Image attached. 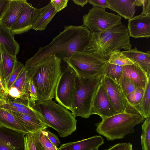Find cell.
I'll return each mask as SVG.
<instances>
[{"label": "cell", "instance_id": "6da1fadb", "mask_svg": "<svg viewBox=\"0 0 150 150\" xmlns=\"http://www.w3.org/2000/svg\"><path fill=\"white\" fill-rule=\"evenodd\" d=\"M91 34L89 29L83 25L65 26L64 30L49 44L40 47L38 52L26 61L35 62L53 54L61 59L69 57L76 52L84 50L89 43Z\"/></svg>", "mask_w": 150, "mask_h": 150}, {"label": "cell", "instance_id": "7a4b0ae2", "mask_svg": "<svg viewBox=\"0 0 150 150\" xmlns=\"http://www.w3.org/2000/svg\"><path fill=\"white\" fill-rule=\"evenodd\" d=\"M61 59L55 54L49 55L34 63L27 61L24 69L33 82L37 90V101L52 100L62 72Z\"/></svg>", "mask_w": 150, "mask_h": 150}, {"label": "cell", "instance_id": "3957f363", "mask_svg": "<svg viewBox=\"0 0 150 150\" xmlns=\"http://www.w3.org/2000/svg\"><path fill=\"white\" fill-rule=\"evenodd\" d=\"M130 37L127 27L122 23L103 31L91 33L84 50L108 61L110 53L131 48Z\"/></svg>", "mask_w": 150, "mask_h": 150}, {"label": "cell", "instance_id": "277c9868", "mask_svg": "<svg viewBox=\"0 0 150 150\" xmlns=\"http://www.w3.org/2000/svg\"><path fill=\"white\" fill-rule=\"evenodd\" d=\"M145 119L136 107L127 102L124 112L102 119L96 123V131L108 141L121 139L134 133V127L143 122Z\"/></svg>", "mask_w": 150, "mask_h": 150}, {"label": "cell", "instance_id": "5b68a950", "mask_svg": "<svg viewBox=\"0 0 150 150\" xmlns=\"http://www.w3.org/2000/svg\"><path fill=\"white\" fill-rule=\"evenodd\" d=\"M35 109L41 115L48 127L55 130L60 137H67L76 130V117L67 108L54 101H37Z\"/></svg>", "mask_w": 150, "mask_h": 150}, {"label": "cell", "instance_id": "8992f818", "mask_svg": "<svg viewBox=\"0 0 150 150\" xmlns=\"http://www.w3.org/2000/svg\"><path fill=\"white\" fill-rule=\"evenodd\" d=\"M103 76L89 79L81 78L77 76L74 99L71 110L75 117L88 118L91 115L93 100Z\"/></svg>", "mask_w": 150, "mask_h": 150}, {"label": "cell", "instance_id": "52a82bcc", "mask_svg": "<svg viewBox=\"0 0 150 150\" xmlns=\"http://www.w3.org/2000/svg\"><path fill=\"white\" fill-rule=\"evenodd\" d=\"M62 59L78 76L85 79L103 76L108 62L84 50L76 52L70 57Z\"/></svg>", "mask_w": 150, "mask_h": 150}, {"label": "cell", "instance_id": "ba28073f", "mask_svg": "<svg viewBox=\"0 0 150 150\" xmlns=\"http://www.w3.org/2000/svg\"><path fill=\"white\" fill-rule=\"evenodd\" d=\"M122 18L118 14L108 13L105 8L93 6L88 13L83 16V25L91 33L108 29L122 23Z\"/></svg>", "mask_w": 150, "mask_h": 150}, {"label": "cell", "instance_id": "9c48e42d", "mask_svg": "<svg viewBox=\"0 0 150 150\" xmlns=\"http://www.w3.org/2000/svg\"><path fill=\"white\" fill-rule=\"evenodd\" d=\"M77 76L75 72L67 66L62 72L55 90L56 100L70 111L74 99Z\"/></svg>", "mask_w": 150, "mask_h": 150}, {"label": "cell", "instance_id": "30bf717a", "mask_svg": "<svg viewBox=\"0 0 150 150\" xmlns=\"http://www.w3.org/2000/svg\"><path fill=\"white\" fill-rule=\"evenodd\" d=\"M40 13V8L33 7L27 1L18 18L10 30L14 35L21 34L33 29Z\"/></svg>", "mask_w": 150, "mask_h": 150}, {"label": "cell", "instance_id": "8fae6325", "mask_svg": "<svg viewBox=\"0 0 150 150\" xmlns=\"http://www.w3.org/2000/svg\"><path fill=\"white\" fill-rule=\"evenodd\" d=\"M116 113L100 81L93 100L91 115H98L103 119Z\"/></svg>", "mask_w": 150, "mask_h": 150}, {"label": "cell", "instance_id": "7c38bea8", "mask_svg": "<svg viewBox=\"0 0 150 150\" xmlns=\"http://www.w3.org/2000/svg\"><path fill=\"white\" fill-rule=\"evenodd\" d=\"M101 81L116 113L124 112L127 102L119 83L104 75L102 76Z\"/></svg>", "mask_w": 150, "mask_h": 150}, {"label": "cell", "instance_id": "4fadbf2b", "mask_svg": "<svg viewBox=\"0 0 150 150\" xmlns=\"http://www.w3.org/2000/svg\"><path fill=\"white\" fill-rule=\"evenodd\" d=\"M26 134L0 126V150H24Z\"/></svg>", "mask_w": 150, "mask_h": 150}, {"label": "cell", "instance_id": "5bb4252c", "mask_svg": "<svg viewBox=\"0 0 150 150\" xmlns=\"http://www.w3.org/2000/svg\"><path fill=\"white\" fill-rule=\"evenodd\" d=\"M128 29L130 37L135 38L150 36V15H140L128 20Z\"/></svg>", "mask_w": 150, "mask_h": 150}, {"label": "cell", "instance_id": "9a60e30c", "mask_svg": "<svg viewBox=\"0 0 150 150\" xmlns=\"http://www.w3.org/2000/svg\"><path fill=\"white\" fill-rule=\"evenodd\" d=\"M26 0H9L1 19L0 24L10 30L24 8Z\"/></svg>", "mask_w": 150, "mask_h": 150}, {"label": "cell", "instance_id": "2e32d148", "mask_svg": "<svg viewBox=\"0 0 150 150\" xmlns=\"http://www.w3.org/2000/svg\"><path fill=\"white\" fill-rule=\"evenodd\" d=\"M17 61L16 56L10 54L4 46L0 45V73L3 84L6 90V84Z\"/></svg>", "mask_w": 150, "mask_h": 150}, {"label": "cell", "instance_id": "e0dca14e", "mask_svg": "<svg viewBox=\"0 0 150 150\" xmlns=\"http://www.w3.org/2000/svg\"><path fill=\"white\" fill-rule=\"evenodd\" d=\"M110 9L128 20L132 18L136 6H142V0H108Z\"/></svg>", "mask_w": 150, "mask_h": 150}, {"label": "cell", "instance_id": "ac0fdd59", "mask_svg": "<svg viewBox=\"0 0 150 150\" xmlns=\"http://www.w3.org/2000/svg\"><path fill=\"white\" fill-rule=\"evenodd\" d=\"M121 76L129 78L136 88H141L144 89L150 77H148L145 72L135 63L123 66Z\"/></svg>", "mask_w": 150, "mask_h": 150}, {"label": "cell", "instance_id": "d6986e66", "mask_svg": "<svg viewBox=\"0 0 150 150\" xmlns=\"http://www.w3.org/2000/svg\"><path fill=\"white\" fill-rule=\"evenodd\" d=\"M104 143L102 137L95 135L75 142H70L61 145L59 150H90L99 147Z\"/></svg>", "mask_w": 150, "mask_h": 150}, {"label": "cell", "instance_id": "ffe728a7", "mask_svg": "<svg viewBox=\"0 0 150 150\" xmlns=\"http://www.w3.org/2000/svg\"><path fill=\"white\" fill-rule=\"evenodd\" d=\"M9 111L16 117L29 134H33L46 129L48 127L44 120L41 118Z\"/></svg>", "mask_w": 150, "mask_h": 150}, {"label": "cell", "instance_id": "44dd1931", "mask_svg": "<svg viewBox=\"0 0 150 150\" xmlns=\"http://www.w3.org/2000/svg\"><path fill=\"white\" fill-rule=\"evenodd\" d=\"M126 57L134 63L138 64L145 72L147 76H150V52H144L139 51L135 47L126 51L121 52Z\"/></svg>", "mask_w": 150, "mask_h": 150}, {"label": "cell", "instance_id": "7402d4cb", "mask_svg": "<svg viewBox=\"0 0 150 150\" xmlns=\"http://www.w3.org/2000/svg\"><path fill=\"white\" fill-rule=\"evenodd\" d=\"M14 35L10 29L0 24V45L4 46L10 54L16 56L20 51V45L15 40Z\"/></svg>", "mask_w": 150, "mask_h": 150}, {"label": "cell", "instance_id": "603a6c76", "mask_svg": "<svg viewBox=\"0 0 150 150\" xmlns=\"http://www.w3.org/2000/svg\"><path fill=\"white\" fill-rule=\"evenodd\" d=\"M57 13L54 6L50 2L47 6L40 8V13L32 29L36 31L45 30L48 24Z\"/></svg>", "mask_w": 150, "mask_h": 150}, {"label": "cell", "instance_id": "cb8c5ba5", "mask_svg": "<svg viewBox=\"0 0 150 150\" xmlns=\"http://www.w3.org/2000/svg\"><path fill=\"white\" fill-rule=\"evenodd\" d=\"M0 126L23 133L29 134L9 111L0 108Z\"/></svg>", "mask_w": 150, "mask_h": 150}, {"label": "cell", "instance_id": "d4e9b609", "mask_svg": "<svg viewBox=\"0 0 150 150\" xmlns=\"http://www.w3.org/2000/svg\"><path fill=\"white\" fill-rule=\"evenodd\" d=\"M29 80L27 71L23 68L12 86L15 87L19 91L22 99L29 100L35 105L30 98L28 91Z\"/></svg>", "mask_w": 150, "mask_h": 150}, {"label": "cell", "instance_id": "484cf974", "mask_svg": "<svg viewBox=\"0 0 150 150\" xmlns=\"http://www.w3.org/2000/svg\"><path fill=\"white\" fill-rule=\"evenodd\" d=\"M150 77L144 89V92L142 100L137 108L145 118L150 116Z\"/></svg>", "mask_w": 150, "mask_h": 150}, {"label": "cell", "instance_id": "4316f807", "mask_svg": "<svg viewBox=\"0 0 150 150\" xmlns=\"http://www.w3.org/2000/svg\"><path fill=\"white\" fill-rule=\"evenodd\" d=\"M123 66L109 63L108 62L105 67L103 75L111 79L118 83L122 74Z\"/></svg>", "mask_w": 150, "mask_h": 150}, {"label": "cell", "instance_id": "83f0119b", "mask_svg": "<svg viewBox=\"0 0 150 150\" xmlns=\"http://www.w3.org/2000/svg\"><path fill=\"white\" fill-rule=\"evenodd\" d=\"M141 143L142 150H150V116L145 118L142 125Z\"/></svg>", "mask_w": 150, "mask_h": 150}, {"label": "cell", "instance_id": "f1b7e54d", "mask_svg": "<svg viewBox=\"0 0 150 150\" xmlns=\"http://www.w3.org/2000/svg\"><path fill=\"white\" fill-rule=\"evenodd\" d=\"M108 62L110 64L121 66L131 65L134 64L131 60L124 55L121 51L110 53Z\"/></svg>", "mask_w": 150, "mask_h": 150}, {"label": "cell", "instance_id": "f546056e", "mask_svg": "<svg viewBox=\"0 0 150 150\" xmlns=\"http://www.w3.org/2000/svg\"><path fill=\"white\" fill-rule=\"evenodd\" d=\"M0 108L13 111L17 113L34 116L42 119L40 114L34 108H30L15 107L7 105L5 103L0 106Z\"/></svg>", "mask_w": 150, "mask_h": 150}, {"label": "cell", "instance_id": "4dcf8cb0", "mask_svg": "<svg viewBox=\"0 0 150 150\" xmlns=\"http://www.w3.org/2000/svg\"><path fill=\"white\" fill-rule=\"evenodd\" d=\"M144 92V89L139 88H136L125 98L127 102L131 105L137 107L140 103Z\"/></svg>", "mask_w": 150, "mask_h": 150}, {"label": "cell", "instance_id": "1f68e13d", "mask_svg": "<svg viewBox=\"0 0 150 150\" xmlns=\"http://www.w3.org/2000/svg\"><path fill=\"white\" fill-rule=\"evenodd\" d=\"M118 83L125 98L137 88L130 79L127 77L121 76Z\"/></svg>", "mask_w": 150, "mask_h": 150}, {"label": "cell", "instance_id": "d6a6232c", "mask_svg": "<svg viewBox=\"0 0 150 150\" xmlns=\"http://www.w3.org/2000/svg\"><path fill=\"white\" fill-rule=\"evenodd\" d=\"M24 65L17 61L15 63L13 71L6 85V90L8 91L11 87L22 70Z\"/></svg>", "mask_w": 150, "mask_h": 150}, {"label": "cell", "instance_id": "836d02e7", "mask_svg": "<svg viewBox=\"0 0 150 150\" xmlns=\"http://www.w3.org/2000/svg\"><path fill=\"white\" fill-rule=\"evenodd\" d=\"M36 132L25 135L24 137V150H36Z\"/></svg>", "mask_w": 150, "mask_h": 150}, {"label": "cell", "instance_id": "e575fe53", "mask_svg": "<svg viewBox=\"0 0 150 150\" xmlns=\"http://www.w3.org/2000/svg\"><path fill=\"white\" fill-rule=\"evenodd\" d=\"M39 140L46 150H58V148L51 142L42 131L40 136Z\"/></svg>", "mask_w": 150, "mask_h": 150}, {"label": "cell", "instance_id": "d590c367", "mask_svg": "<svg viewBox=\"0 0 150 150\" xmlns=\"http://www.w3.org/2000/svg\"><path fill=\"white\" fill-rule=\"evenodd\" d=\"M28 91L31 101L35 104L38 100L37 93L35 85L33 81L30 79Z\"/></svg>", "mask_w": 150, "mask_h": 150}, {"label": "cell", "instance_id": "8d00e7d4", "mask_svg": "<svg viewBox=\"0 0 150 150\" xmlns=\"http://www.w3.org/2000/svg\"><path fill=\"white\" fill-rule=\"evenodd\" d=\"M68 1V0H52L50 2L52 4L57 13L67 6Z\"/></svg>", "mask_w": 150, "mask_h": 150}, {"label": "cell", "instance_id": "74e56055", "mask_svg": "<svg viewBox=\"0 0 150 150\" xmlns=\"http://www.w3.org/2000/svg\"><path fill=\"white\" fill-rule=\"evenodd\" d=\"M105 150H133L132 144L129 142L119 143Z\"/></svg>", "mask_w": 150, "mask_h": 150}, {"label": "cell", "instance_id": "f35d334b", "mask_svg": "<svg viewBox=\"0 0 150 150\" xmlns=\"http://www.w3.org/2000/svg\"><path fill=\"white\" fill-rule=\"evenodd\" d=\"M88 2L94 7L104 8L110 7L108 0H88Z\"/></svg>", "mask_w": 150, "mask_h": 150}, {"label": "cell", "instance_id": "ab89813d", "mask_svg": "<svg viewBox=\"0 0 150 150\" xmlns=\"http://www.w3.org/2000/svg\"><path fill=\"white\" fill-rule=\"evenodd\" d=\"M42 132L54 145L57 147L59 145L60 142L56 135L46 129L43 130Z\"/></svg>", "mask_w": 150, "mask_h": 150}, {"label": "cell", "instance_id": "60d3db41", "mask_svg": "<svg viewBox=\"0 0 150 150\" xmlns=\"http://www.w3.org/2000/svg\"><path fill=\"white\" fill-rule=\"evenodd\" d=\"M0 98L8 102V93L4 87L1 79L0 73Z\"/></svg>", "mask_w": 150, "mask_h": 150}, {"label": "cell", "instance_id": "b9f144b4", "mask_svg": "<svg viewBox=\"0 0 150 150\" xmlns=\"http://www.w3.org/2000/svg\"><path fill=\"white\" fill-rule=\"evenodd\" d=\"M142 11L141 14L143 15H150V0H142Z\"/></svg>", "mask_w": 150, "mask_h": 150}, {"label": "cell", "instance_id": "7bdbcfd3", "mask_svg": "<svg viewBox=\"0 0 150 150\" xmlns=\"http://www.w3.org/2000/svg\"><path fill=\"white\" fill-rule=\"evenodd\" d=\"M9 0H0V20L6 9Z\"/></svg>", "mask_w": 150, "mask_h": 150}, {"label": "cell", "instance_id": "ee69618b", "mask_svg": "<svg viewBox=\"0 0 150 150\" xmlns=\"http://www.w3.org/2000/svg\"><path fill=\"white\" fill-rule=\"evenodd\" d=\"M42 131H39L36 133V150H46L39 140L40 136Z\"/></svg>", "mask_w": 150, "mask_h": 150}, {"label": "cell", "instance_id": "f6af8a7d", "mask_svg": "<svg viewBox=\"0 0 150 150\" xmlns=\"http://www.w3.org/2000/svg\"><path fill=\"white\" fill-rule=\"evenodd\" d=\"M72 1L75 4L82 7L88 2V0H73Z\"/></svg>", "mask_w": 150, "mask_h": 150}, {"label": "cell", "instance_id": "bcb514c9", "mask_svg": "<svg viewBox=\"0 0 150 150\" xmlns=\"http://www.w3.org/2000/svg\"><path fill=\"white\" fill-rule=\"evenodd\" d=\"M7 102L6 101L0 98V106Z\"/></svg>", "mask_w": 150, "mask_h": 150}, {"label": "cell", "instance_id": "7dc6e473", "mask_svg": "<svg viewBox=\"0 0 150 150\" xmlns=\"http://www.w3.org/2000/svg\"><path fill=\"white\" fill-rule=\"evenodd\" d=\"M99 147L95 148L93 149H92L90 150H98Z\"/></svg>", "mask_w": 150, "mask_h": 150}]
</instances>
